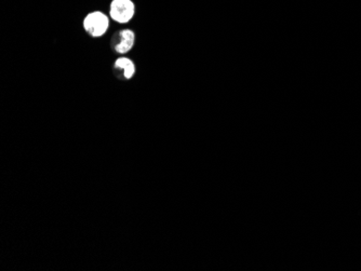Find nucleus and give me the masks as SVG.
<instances>
[{
  "mask_svg": "<svg viewBox=\"0 0 361 271\" xmlns=\"http://www.w3.org/2000/svg\"><path fill=\"white\" fill-rule=\"evenodd\" d=\"M85 31L94 38L102 37L109 27V19L101 11H94L88 14L84 20Z\"/></svg>",
  "mask_w": 361,
  "mask_h": 271,
  "instance_id": "1",
  "label": "nucleus"
},
{
  "mask_svg": "<svg viewBox=\"0 0 361 271\" xmlns=\"http://www.w3.org/2000/svg\"><path fill=\"white\" fill-rule=\"evenodd\" d=\"M135 13V6L131 0H113L109 8L112 19L120 24L131 21Z\"/></svg>",
  "mask_w": 361,
  "mask_h": 271,
  "instance_id": "2",
  "label": "nucleus"
},
{
  "mask_svg": "<svg viewBox=\"0 0 361 271\" xmlns=\"http://www.w3.org/2000/svg\"><path fill=\"white\" fill-rule=\"evenodd\" d=\"M118 36V41L115 43V51L119 54H126L134 46L135 34L131 29H123Z\"/></svg>",
  "mask_w": 361,
  "mask_h": 271,
  "instance_id": "3",
  "label": "nucleus"
},
{
  "mask_svg": "<svg viewBox=\"0 0 361 271\" xmlns=\"http://www.w3.org/2000/svg\"><path fill=\"white\" fill-rule=\"evenodd\" d=\"M115 69L122 71V76L125 79H131L135 74V65L128 57H119L115 62Z\"/></svg>",
  "mask_w": 361,
  "mask_h": 271,
  "instance_id": "4",
  "label": "nucleus"
}]
</instances>
